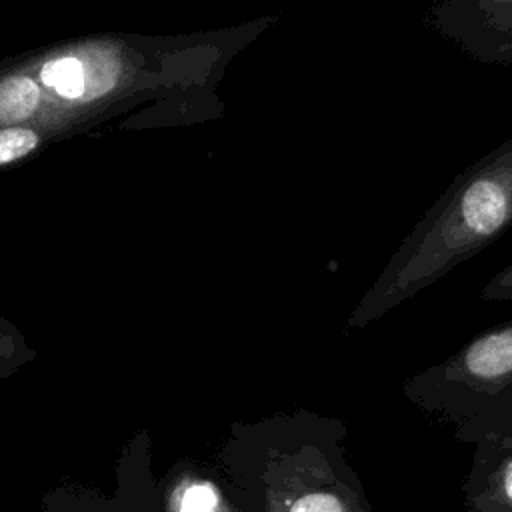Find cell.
Masks as SVG:
<instances>
[{"label": "cell", "mask_w": 512, "mask_h": 512, "mask_svg": "<svg viewBox=\"0 0 512 512\" xmlns=\"http://www.w3.org/2000/svg\"><path fill=\"white\" fill-rule=\"evenodd\" d=\"M38 144L36 132L30 128H4L0 130V164H8L32 152Z\"/></svg>", "instance_id": "9c48e42d"}, {"label": "cell", "mask_w": 512, "mask_h": 512, "mask_svg": "<svg viewBox=\"0 0 512 512\" xmlns=\"http://www.w3.org/2000/svg\"><path fill=\"white\" fill-rule=\"evenodd\" d=\"M172 512H224L218 488L206 480H190L174 490L170 498Z\"/></svg>", "instance_id": "52a82bcc"}, {"label": "cell", "mask_w": 512, "mask_h": 512, "mask_svg": "<svg viewBox=\"0 0 512 512\" xmlns=\"http://www.w3.org/2000/svg\"><path fill=\"white\" fill-rule=\"evenodd\" d=\"M40 100V90L28 76H12L0 82V124L28 118Z\"/></svg>", "instance_id": "8992f818"}, {"label": "cell", "mask_w": 512, "mask_h": 512, "mask_svg": "<svg viewBox=\"0 0 512 512\" xmlns=\"http://www.w3.org/2000/svg\"><path fill=\"white\" fill-rule=\"evenodd\" d=\"M506 66H512V56H510V60H508V64Z\"/></svg>", "instance_id": "8fae6325"}, {"label": "cell", "mask_w": 512, "mask_h": 512, "mask_svg": "<svg viewBox=\"0 0 512 512\" xmlns=\"http://www.w3.org/2000/svg\"><path fill=\"white\" fill-rule=\"evenodd\" d=\"M512 228V138L464 168L404 236L350 316L366 326Z\"/></svg>", "instance_id": "6da1fadb"}, {"label": "cell", "mask_w": 512, "mask_h": 512, "mask_svg": "<svg viewBox=\"0 0 512 512\" xmlns=\"http://www.w3.org/2000/svg\"><path fill=\"white\" fill-rule=\"evenodd\" d=\"M266 512H370L368 496L336 444L310 450L268 490Z\"/></svg>", "instance_id": "3957f363"}, {"label": "cell", "mask_w": 512, "mask_h": 512, "mask_svg": "<svg viewBox=\"0 0 512 512\" xmlns=\"http://www.w3.org/2000/svg\"><path fill=\"white\" fill-rule=\"evenodd\" d=\"M484 302H506L512 300V262L498 270L480 290Z\"/></svg>", "instance_id": "30bf717a"}, {"label": "cell", "mask_w": 512, "mask_h": 512, "mask_svg": "<svg viewBox=\"0 0 512 512\" xmlns=\"http://www.w3.org/2000/svg\"><path fill=\"white\" fill-rule=\"evenodd\" d=\"M424 24L480 64L506 66L512 56V0H440Z\"/></svg>", "instance_id": "277c9868"}, {"label": "cell", "mask_w": 512, "mask_h": 512, "mask_svg": "<svg viewBox=\"0 0 512 512\" xmlns=\"http://www.w3.org/2000/svg\"><path fill=\"white\" fill-rule=\"evenodd\" d=\"M462 500L466 512H512V438L474 444Z\"/></svg>", "instance_id": "5b68a950"}, {"label": "cell", "mask_w": 512, "mask_h": 512, "mask_svg": "<svg viewBox=\"0 0 512 512\" xmlns=\"http://www.w3.org/2000/svg\"><path fill=\"white\" fill-rule=\"evenodd\" d=\"M40 78L46 86H50L64 98H78L84 92V68L82 62L72 56H62L46 62L42 66Z\"/></svg>", "instance_id": "ba28073f"}, {"label": "cell", "mask_w": 512, "mask_h": 512, "mask_svg": "<svg viewBox=\"0 0 512 512\" xmlns=\"http://www.w3.org/2000/svg\"><path fill=\"white\" fill-rule=\"evenodd\" d=\"M404 398L452 438H512V320L490 326L402 384Z\"/></svg>", "instance_id": "7a4b0ae2"}]
</instances>
